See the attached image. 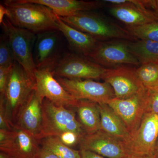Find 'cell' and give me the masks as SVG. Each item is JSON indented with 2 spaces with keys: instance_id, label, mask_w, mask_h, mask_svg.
Returning <instances> with one entry per match:
<instances>
[{
  "instance_id": "cell-1",
  "label": "cell",
  "mask_w": 158,
  "mask_h": 158,
  "mask_svg": "<svg viewBox=\"0 0 158 158\" xmlns=\"http://www.w3.org/2000/svg\"><path fill=\"white\" fill-rule=\"evenodd\" d=\"M4 4L8 11L6 18L15 27L36 34L58 30L59 16L47 6L20 0H6Z\"/></svg>"
},
{
  "instance_id": "cell-2",
  "label": "cell",
  "mask_w": 158,
  "mask_h": 158,
  "mask_svg": "<svg viewBox=\"0 0 158 158\" xmlns=\"http://www.w3.org/2000/svg\"><path fill=\"white\" fill-rule=\"evenodd\" d=\"M65 23L79 31L89 34L99 41L121 39L138 40L126 28L105 19L92 11H81L60 17Z\"/></svg>"
},
{
  "instance_id": "cell-3",
  "label": "cell",
  "mask_w": 158,
  "mask_h": 158,
  "mask_svg": "<svg viewBox=\"0 0 158 158\" xmlns=\"http://www.w3.org/2000/svg\"><path fill=\"white\" fill-rule=\"evenodd\" d=\"M35 90V82L15 61L9 70L4 94L0 96L8 118L15 125L21 111Z\"/></svg>"
},
{
  "instance_id": "cell-4",
  "label": "cell",
  "mask_w": 158,
  "mask_h": 158,
  "mask_svg": "<svg viewBox=\"0 0 158 158\" xmlns=\"http://www.w3.org/2000/svg\"><path fill=\"white\" fill-rule=\"evenodd\" d=\"M43 122L40 141L44 138L57 137L59 138L74 134L81 139L86 134L76 118L73 110L56 104L48 99L43 102Z\"/></svg>"
},
{
  "instance_id": "cell-5",
  "label": "cell",
  "mask_w": 158,
  "mask_h": 158,
  "mask_svg": "<svg viewBox=\"0 0 158 158\" xmlns=\"http://www.w3.org/2000/svg\"><path fill=\"white\" fill-rule=\"evenodd\" d=\"M9 40L15 61L23 68L35 83L37 71L34 60V49L37 34L13 25L8 19L1 24Z\"/></svg>"
},
{
  "instance_id": "cell-6",
  "label": "cell",
  "mask_w": 158,
  "mask_h": 158,
  "mask_svg": "<svg viewBox=\"0 0 158 158\" xmlns=\"http://www.w3.org/2000/svg\"><path fill=\"white\" fill-rule=\"evenodd\" d=\"M106 68L88 57L68 53L61 57L52 69L54 76L70 80L102 79Z\"/></svg>"
},
{
  "instance_id": "cell-7",
  "label": "cell",
  "mask_w": 158,
  "mask_h": 158,
  "mask_svg": "<svg viewBox=\"0 0 158 158\" xmlns=\"http://www.w3.org/2000/svg\"><path fill=\"white\" fill-rule=\"evenodd\" d=\"M113 6L109 11L113 17L128 27L158 21V15L151 9L152 0H105Z\"/></svg>"
},
{
  "instance_id": "cell-8",
  "label": "cell",
  "mask_w": 158,
  "mask_h": 158,
  "mask_svg": "<svg viewBox=\"0 0 158 158\" xmlns=\"http://www.w3.org/2000/svg\"><path fill=\"white\" fill-rule=\"evenodd\" d=\"M40 141L15 125L12 131L0 129V151L10 158H37Z\"/></svg>"
},
{
  "instance_id": "cell-9",
  "label": "cell",
  "mask_w": 158,
  "mask_h": 158,
  "mask_svg": "<svg viewBox=\"0 0 158 158\" xmlns=\"http://www.w3.org/2000/svg\"><path fill=\"white\" fill-rule=\"evenodd\" d=\"M129 42L121 39L98 41L87 57L103 67L112 68L123 64L138 66L141 64L130 52Z\"/></svg>"
},
{
  "instance_id": "cell-10",
  "label": "cell",
  "mask_w": 158,
  "mask_h": 158,
  "mask_svg": "<svg viewBox=\"0 0 158 158\" xmlns=\"http://www.w3.org/2000/svg\"><path fill=\"white\" fill-rule=\"evenodd\" d=\"M147 99V89L144 88L129 98H114L106 104L121 118L131 136L139 127L146 113Z\"/></svg>"
},
{
  "instance_id": "cell-11",
  "label": "cell",
  "mask_w": 158,
  "mask_h": 158,
  "mask_svg": "<svg viewBox=\"0 0 158 158\" xmlns=\"http://www.w3.org/2000/svg\"><path fill=\"white\" fill-rule=\"evenodd\" d=\"M158 140V114L146 113L135 132L125 143L129 153L154 156Z\"/></svg>"
},
{
  "instance_id": "cell-12",
  "label": "cell",
  "mask_w": 158,
  "mask_h": 158,
  "mask_svg": "<svg viewBox=\"0 0 158 158\" xmlns=\"http://www.w3.org/2000/svg\"><path fill=\"white\" fill-rule=\"evenodd\" d=\"M57 81L76 99L87 100L98 104H106L115 98L113 88L107 82L93 80H70L56 77Z\"/></svg>"
},
{
  "instance_id": "cell-13",
  "label": "cell",
  "mask_w": 158,
  "mask_h": 158,
  "mask_svg": "<svg viewBox=\"0 0 158 158\" xmlns=\"http://www.w3.org/2000/svg\"><path fill=\"white\" fill-rule=\"evenodd\" d=\"M52 68L37 69L35 73V90L40 97L56 104L75 108L79 100L76 99L55 78Z\"/></svg>"
},
{
  "instance_id": "cell-14",
  "label": "cell",
  "mask_w": 158,
  "mask_h": 158,
  "mask_svg": "<svg viewBox=\"0 0 158 158\" xmlns=\"http://www.w3.org/2000/svg\"><path fill=\"white\" fill-rule=\"evenodd\" d=\"M102 79L111 85L117 98H129L144 88L137 76L136 68L127 65L106 68Z\"/></svg>"
},
{
  "instance_id": "cell-15",
  "label": "cell",
  "mask_w": 158,
  "mask_h": 158,
  "mask_svg": "<svg viewBox=\"0 0 158 158\" xmlns=\"http://www.w3.org/2000/svg\"><path fill=\"white\" fill-rule=\"evenodd\" d=\"M79 144L80 150L90 151L107 158H124L130 154L124 141L101 130L85 134Z\"/></svg>"
},
{
  "instance_id": "cell-16",
  "label": "cell",
  "mask_w": 158,
  "mask_h": 158,
  "mask_svg": "<svg viewBox=\"0 0 158 158\" xmlns=\"http://www.w3.org/2000/svg\"><path fill=\"white\" fill-rule=\"evenodd\" d=\"M59 31H46L37 34L34 49V60L37 69H53L61 59V39Z\"/></svg>"
},
{
  "instance_id": "cell-17",
  "label": "cell",
  "mask_w": 158,
  "mask_h": 158,
  "mask_svg": "<svg viewBox=\"0 0 158 158\" xmlns=\"http://www.w3.org/2000/svg\"><path fill=\"white\" fill-rule=\"evenodd\" d=\"M44 99L34 90L21 111L15 123V125L25 130L39 141L42 129Z\"/></svg>"
},
{
  "instance_id": "cell-18",
  "label": "cell",
  "mask_w": 158,
  "mask_h": 158,
  "mask_svg": "<svg viewBox=\"0 0 158 158\" xmlns=\"http://www.w3.org/2000/svg\"><path fill=\"white\" fill-rule=\"evenodd\" d=\"M23 2L41 4L48 7L60 17H66L81 11H91L103 6L100 1L78 0H20Z\"/></svg>"
},
{
  "instance_id": "cell-19",
  "label": "cell",
  "mask_w": 158,
  "mask_h": 158,
  "mask_svg": "<svg viewBox=\"0 0 158 158\" xmlns=\"http://www.w3.org/2000/svg\"><path fill=\"white\" fill-rule=\"evenodd\" d=\"M57 23L58 31L64 35L71 48L77 53L88 57L96 47L99 41L89 34L68 25L59 16Z\"/></svg>"
},
{
  "instance_id": "cell-20",
  "label": "cell",
  "mask_w": 158,
  "mask_h": 158,
  "mask_svg": "<svg viewBox=\"0 0 158 158\" xmlns=\"http://www.w3.org/2000/svg\"><path fill=\"white\" fill-rule=\"evenodd\" d=\"M101 130L110 135L127 142L131 137L121 118L107 104H98Z\"/></svg>"
},
{
  "instance_id": "cell-21",
  "label": "cell",
  "mask_w": 158,
  "mask_h": 158,
  "mask_svg": "<svg viewBox=\"0 0 158 158\" xmlns=\"http://www.w3.org/2000/svg\"><path fill=\"white\" fill-rule=\"evenodd\" d=\"M75 109L79 121L86 134L101 130V118L98 104L87 100H79Z\"/></svg>"
},
{
  "instance_id": "cell-22",
  "label": "cell",
  "mask_w": 158,
  "mask_h": 158,
  "mask_svg": "<svg viewBox=\"0 0 158 158\" xmlns=\"http://www.w3.org/2000/svg\"><path fill=\"white\" fill-rule=\"evenodd\" d=\"M128 48L140 64L158 63V42L138 40L130 41Z\"/></svg>"
},
{
  "instance_id": "cell-23",
  "label": "cell",
  "mask_w": 158,
  "mask_h": 158,
  "mask_svg": "<svg viewBox=\"0 0 158 158\" xmlns=\"http://www.w3.org/2000/svg\"><path fill=\"white\" fill-rule=\"evenodd\" d=\"M40 143L59 158H81L80 151L71 148L58 137H46L41 139Z\"/></svg>"
},
{
  "instance_id": "cell-24",
  "label": "cell",
  "mask_w": 158,
  "mask_h": 158,
  "mask_svg": "<svg viewBox=\"0 0 158 158\" xmlns=\"http://www.w3.org/2000/svg\"><path fill=\"white\" fill-rule=\"evenodd\" d=\"M136 74L144 88L158 89V63L141 64L136 69Z\"/></svg>"
},
{
  "instance_id": "cell-25",
  "label": "cell",
  "mask_w": 158,
  "mask_h": 158,
  "mask_svg": "<svg viewBox=\"0 0 158 158\" xmlns=\"http://www.w3.org/2000/svg\"><path fill=\"white\" fill-rule=\"evenodd\" d=\"M126 29L138 40L158 42V21L134 27L127 26Z\"/></svg>"
},
{
  "instance_id": "cell-26",
  "label": "cell",
  "mask_w": 158,
  "mask_h": 158,
  "mask_svg": "<svg viewBox=\"0 0 158 158\" xmlns=\"http://www.w3.org/2000/svg\"><path fill=\"white\" fill-rule=\"evenodd\" d=\"M15 61L9 40L5 34H2L0 40V67L11 68Z\"/></svg>"
},
{
  "instance_id": "cell-27",
  "label": "cell",
  "mask_w": 158,
  "mask_h": 158,
  "mask_svg": "<svg viewBox=\"0 0 158 158\" xmlns=\"http://www.w3.org/2000/svg\"><path fill=\"white\" fill-rule=\"evenodd\" d=\"M147 89L148 99L146 113L158 114V89Z\"/></svg>"
},
{
  "instance_id": "cell-28",
  "label": "cell",
  "mask_w": 158,
  "mask_h": 158,
  "mask_svg": "<svg viewBox=\"0 0 158 158\" xmlns=\"http://www.w3.org/2000/svg\"><path fill=\"white\" fill-rule=\"evenodd\" d=\"M11 68L0 67V96H2L4 94L7 84L9 70Z\"/></svg>"
},
{
  "instance_id": "cell-29",
  "label": "cell",
  "mask_w": 158,
  "mask_h": 158,
  "mask_svg": "<svg viewBox=\"0 0 158 158\" xmlns=\"http://www.w3.org/2000/svg\"><path fill=\"white\" fill-rule=\"evenodd\" d=\"M37 158H59L55 154L41 145L40 147Z\"/></svg>"
},
{
  "instance_id": "cell-30",
  "label": "cell",
  "mask_w": 158,
  "mask_h": 158,
  "mask_svg": "<svg viewBox=\"0 0 158 158\" xmlns=\"http://www.w3.org/2000/svg\"><path fill=\"white\" fill-rule=\"evenodd\" d=\"M81 158H107L90 151L80 150Z\"/></svg>"
},
{
  "instance_id": "cell-31",
  "label": "cell",
  "mask_w": 158,
  "mask_h": 158,
  "mask_svg": "<svg viewBox=\"0 0 158 158\" xmlns=\"http://www.w3.org/2000/svg\"><path fill=\"white\" fill-rule=\"evenodd\" d=\"M8 15V11L6 7L2 5H0V24L3 23L5 15L7 16Z\"/></svg>"
},
{
  "instance_id": "cell-32",
  "label": "cell",
  "mask_w": 158,
  "mask_h": 158,
  "mask_svg": "<svg viewBox=\"0 0 158 158\" xmlns=\"http://www.w3.org/2000/svg\"><path fill=\"white\" fill-rule=\"evenodd\" d=\"M124 158H155L154 156H140L129 154Z\"/></svg>"
},
{
  "instance_id": "cell-33",
  "label": "cell",
  "mask_w": 158,
  "mask_h": 158,
  "mask_svg": "<svg viewBox=\"0 0 158 158\" xmlns=\"http://www.w3.org/2000/svg\"><path fill=\"white\" fill-rule=\"evenodd\" d=\"M152 9L158 15V0H154Z\"/></svg>"
},
{
  "instance_id": "cell-34",
  "label": "cell",
  "mask_w": 158,
  "mask_h": 158,
  "mask_svg": "<svg viewBox=\"0 0 158 158\" xmlns=\"http://www.w3.org/2000/svg\"><path fill=\"white\" fill-rule=\"evenodd\" d=\"M153 156L155 158H158V140L157 142L156 145Z\"/></svg>"
},
{
  "instance_id": "cell-35",
  "label": "cell",
  "mask_w": 158,
  "mask_h": 158,
  "mask_svg": "<svg viewBox=\"0 0 158 158\" xmlns=\"http://www.w3.org/2000/svg\"><path fill=\"white\" fill-rule=\"evenodd\" d=\"M0 158H10L7 155L2 152H0Z\"/></svg>"
}]
</instances>
